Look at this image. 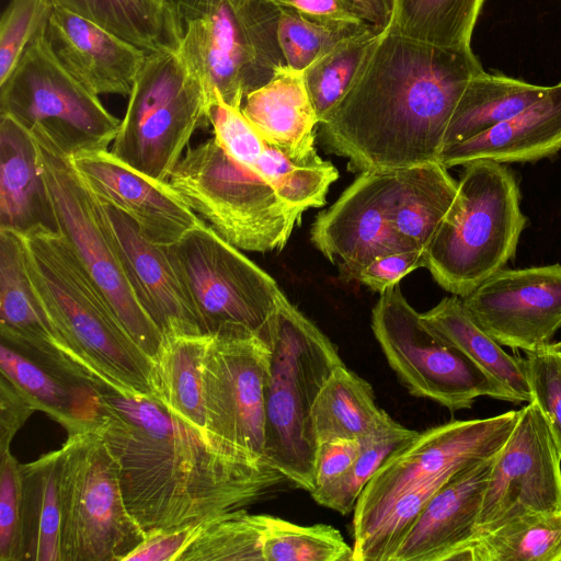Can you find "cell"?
Instances as JSON below:
<instances>
[{"label":"cell","mask_w":561,"mask_h":561,"mask_svg":"<svg viewBox=\"0 0 561 561\" xmlns=\"http://www.w3.org/2000/svg\"><path fill=\"white\" fill-rule=\"evenodd\" d=\"M90 383L101 405L96 430L117 462L127 510L146 534L243 508L288 481L271 465L228 458L154 397Z\"/></svg>","instance_id":"obj_1"},{"label":"cell","mask_w":561,"mask_h":561,"mask_svg":"<svg viewBox=\"0 0 561 561\" xmlns=\"http://www.w3.org/2000/svg\"><path fill=\"white\" fill-rule=\"evenodd\" d=\"M483 71L471 46H436L389 27L320 124L323 144L360 172L438 162L454 110Z\"/></svg>","instance_id":"obj_2"},{"label":"cell","mask_w":561,"mask_h":561,"mask_svg":"<svg viewBox=\"0 0 561 561\" xmlns=\"http://www.w3.org/2000/svg\"><path fill=\"white\" fill-rule=\"evenodd\" d=\"M27 271L58 335L89 371L156 398L154 362L130 337L60 233L23 236Z\"/></svg>","instance_id":"obj_3"},{"label":"cell","mask_w":561,"mask_h":561,"mask_svg":"<svg viewBox=\"0 0 561 561\" xmlns=\"http://www.w3.org/2000/svg\"><path fill=\"white\" fill-rule=\"evenodd\" d=\"M265 378V457L293 485L316 486L318 442L312 407L344 364L333 342L284 295Z\"/></svg>","instance_id":"obj_4"},{"label":"cell","mask_w":561,"mask_h":561,"mask_svg":"<svg viewBox=\"0 0 561 561\" xmlns=\"http://www.w3.org/2000/svg\"><path fill=\"white\" fill-rule=\"evenodd\" d=\"M525 226L512 170L467 163L456 201L425 251V267L446 291L465 297L514 257Z\"/></svg>","instance_id":"obj_5"},{"label":"cell","mask_w":561,"mask_h":561,"mask_svg":"<svg viewBox=\"0 0 561 561\" xmlns=\"http://www.w3.org/2000/svg\"><path fill=\"white\" fill-rule=\"evenodd\" d=\"M179 50L214 93L242 107L245 96L287 66L273 0H169Z\"/></svg>","instance_id":"obj_6"},{"label":"cell","mask_w":561,"mask_h":561,"mask_svg":"<svg viewBox=\"0 0 561 561\" xmlns=\"http://www.w3.org/2000/svg\"><path fill=\"white\" fill-rule=\"evenodd\" d=\"M168 182L220 237L245 251L283 250L304 214L214 137L188 148Z\"/></svg>","instance_id":"obj_7"},{"label":"cell","mask_w":561,"mask_h":561,"mask_svg":"<svg viewBox=\"0 0 561 561\" xmlns=\"http://www.w3.org/2000/svg\"><path fill=\"white\" fill-rule=\"evenodd\" d=\"M46 26L0 83V114L14 118L38 145L62 157L107 150L122 121L61 65Z\"/></svg>","instance_id":"obj_8"},{"label":"cell","mask_w":561,"mask_h":561,"mask_svg":"<svg viewBox=\"0 0 561 561\" xmlns=\"http://www.w3.org/2000/svg\"><path fill=\"white\" fill-rule=\"evenodd\" d=\"M165 248L205 334L271 345L285 294L270 274L204 222Z\"/></svg>","instance_id":"obj_9"},{"label":"cell","mask_w":561,"mask_h":561,"mask_svg":"<svg viewBox=\"0 0 561 561\" xmlns=\"http://www.w3.org/2000/svg\"><path fill=\"white\" fill-rule=\"evenodd\" d=\"M210 98L179 49L148 53L111 152L167 182L193 134L208 126Z\"/></svg>","instance_id":"obj_10"},{"label":"cell","mask_w":561,"mask_h":561,"mask_svg":"<svg viewBox=\"0 0 561 561\" xmlns=\"http://www.w3.org/2000/svg\"><path fill=\"white\" fill-rule=\"evenodd\" d=\"M59 451L61 561H124L146 533L127 510L102 434H69Z\"/></svg>","instance_id":"obj_11"},{"label":"cell","mask_w":561,"mask_h":561,"mask_svg":"<svg viewBox=\"0 0 561 561\" xmlns=\"http://www.w3.org/2000/svg\"><path fill=\"white\" fill-rule=\"evenodd\" d=\"M371 329L387 363L410 394L432 400L451 413L470 409L480 397L518 404L501 382L423 321L399 284L380 293L371 311Z\"/></svg>","instance_id":"obj_12"},{"label":"cell","mask_w":561,"mask_h":561,"mask_svg":"<svg viewBox=\"0 0 561 561\" xmlns=\"http://www.w3.org/2000/svg\"><path fill=\"white\" fill-rule=\"evenodd\" d=\"M38 148L59 233L71 247L127 333L154 360L164 337L133 290L104 205L85 185L69 158L41 145Z\"/></svg>","instance_id":"obj_13"},{"label":"cell","mask_w":561,"mask_h":561,"mask_svg":"<svg viewBox=\"0 0 561 561\" xmlns=\"http://www.w3.org/2000/svg\"><path fill=\"white\" fill-rule=\"evenodd\" d=\"M520 410L485 419L455 420L430 427L392 453L363 490L353 511V550L374 533L404 493L496 455Z\"/></svg>","instance_id":"obj_14"},{"label":"cell","mask_w":561,"mask_h":561,"mask_svg":"<svg viewBox=\"0 0 561 561\" xmlns=\"http://www.w3.org/2000/svg\"><path fill=\"white\" fill-rule=\"evenodd\" d=\"M270 357V345L257 336L209 335L203 358L210 438L228 458L251 467L271 465L264 399Z\"/></svg>","instance_id":"obj_15"},{"label":"cell","mask_w":561,"mask_h":561,"mask_svg":"<svg viewBox=\"0 0 561 561\" xmlns=\"http://www.w3.org/2000/svg\"><path fill=\"white\" fill-rule=\"evenodd\" d=\"M560 511L561 454L543 414L531 401L520 409L514 430L495 456L474 542L523 516Z\"/></svg>","instance_id":"obj_16"},{"label":"cell","mask_w":561,"mask_h":561,"mask_svg":"<svg viewBox=\"0 0 561 561\" xmlns=\"http://www.w3.org/2000/svg\"><path fill=\"white\" fill-rule=\"evenodd\" d=\"M398 170L365 171L321 211L311 228V242L336 265L345 280H357L376 257L413 250L393 229L392 199Z\"/></svg>","instance_id":"obj_17"},{"label":"cell","mask_w":561,"mask_h":561,"mask_svg":"<svg viewBox=\"0 0 561 561\" xmlns=\"http://www.w3.org/2000/svg\"><path fill=\"white\" fill-rule=\"evenodd\" d=\"M461 298L500 345L535 352L561 329V265L503 268Z\"/></svg>","instance_id":"obj_18"},{"label":"cell","mask_w":561,"mask_h":561,"mask_svg":"<svg viewBox=\"0 0 561 561\" xmlns=\"http://www.w3.org/2000/svg\"><path fill=\"white\" fill-rule=\"evenodd\" d=\"M89 190L128 216L152 243L169 247L203 224L167 181L149 178L108 150L69 158Z\"/></svg>","instance_id":"obj_19"},{"label":"cell","mask_w":561,"mask_h":561,"mask_svg":"<svg viewBox=\"0 0 561 561\" xmlns=\"http://www.w3.org/2000/svg\"><path fill=\"white\" fill-rule=\"evenodd\" d=\"M495 456L457 471L431 499L388 561H472L470 547Z\"/></svg>","instance_id":"obj_20"},{"label":"cell","mask_w":561,"mask_h":561,"mask_svg":"<svg viewBox=\"0 0 561 561\" xmlns=\"http://www.w3.org/2000/svg\"><path fill=\"white\" fill-rule=\"evenodd\" d=\"M1 341L32 359L70 377L89 380L53 327L31 280L23 236L0 229Z\"/></svg>","instance_id":"obj_21"},{"label":"cell","mask_w":561,"mask_h":561,"mask_svg":"<svg viewBox=\"0 0 561 561\" xmlns=\"http://www.w3.org/2000/svg\"><path fill=\"white\" fill-rule=\"evenodd\" d=\"M102 204L133 290L163 337L205 334L167 248L149 241L128 216Z\"/></svg>","instance_id":"obj_22"},{"label":"cell","mask_w":561,"mask_h":561,"mask_svg":"<svg viewBox=\"0 0 561 561\" xmlns=\"http://www.w3.org/2000/svg\"><path fill=\"white\" fill-rule=\"evenodd\" d=\"M46 37L68 72L96 95L129 96L148 54L105 28L54 5Z\"/></svg>","instance_id":"obj_23"},{"label":"cell","mask_w":561,"mask_h":561,"mask_svg":"<svg viewBox=\"0 0 561 561\" xmlns=\"http://www.w3.org/2000/svg\"><path fill=\"white\" fill-rule=\"evenodd\" d=\"M0 229L59 233L38 145L7 114H0Z\"/></svg>","instance_id":"obj_24"},{"label":"cell","mask_w":561,"mask_h":561,"mask_svg":"<svg viewBox=\"0 0 561 561\" xmlns=\"http://www.w3.org/2000/svg\"><path fill=\"white\" fill-rule=\"evenodd\" d=\"M561 149V82L549 87L538 101L491 129L444 148L438 162L445 168L474 161L535 162Z\"/></svg>","instance_id":"obj_25"},{"label":"cell","mask_w":561,"mask_h":561,"mask_svg":"<svg viewBox=\"0 0 561 561\" xmlns=\"http://www.w3.org/2000/svg\"><path fill=\"white\" fill-rule=\"evenodd\" d=\"M243 115L270 144L295 158L317 153L318 115L306 88L302 71L285 66L262 87L250 92Z\"/></svg>","instance_id":"obj_26"},{"label":"cell","mask_w":561,"mask_h":561,"mask_svg":"<svg viewBox=\"0 0 561 561\" xmlns=\"http://www.w3.org/2000/svg\"><path fill=\"white\" fill-rule=\"evenodd\" d=\"M0 371L68 435L96 428L101 405L90 382L51 369L2 341Z\"/></svg>","instance_id":"obj_27"},{"label":"cell","mask_w":561,"mask_h":561,"mask_svg":"<svg viewBox=\"0 0 561 561\" xmlns=\"http://www.w3.org/2000/svg\"><path fill=\"white\" fill-rule=\"evenodd\" d=\"M457 193L458 182L439 162L398 169L391 211L393 229L409 245L426 251Z\"/></svg>","instance_id":"obj_28"},{"label":"cell","mask_w":561,"mask_h":561,"mask_svg":"<svg viewBox=\"0 0 561 561\" xmlns=\"http://www.w3.org/2000/svg\"><path fill=\"white\" fill-rule=\"evenodd\" d=\"M421 316L438 336L459 348L501 382L516 398L518 404L533 401L526 359L506 353L474 321L461 297H445Z\"/></svg>","instance_id":"obj_29"},{"label":"cell","mask_w":561,"mask_h":561,"mask_svg":"<svg viewBox=\"0 0 561 561\" xmlns=\"http://www.w3.org/2000/svg\"><path fill=\"white\" fill-rule=\"evenodd\" d=\"M60 451L21 463L23 561H61Z\"/></svg>","instance_id":"obj_30"},{"label":"cell","mask_w":561,"mask_h":561,"mask_svg":"<svg viewBox=\"0 0 561 561\" xmlns=\"http://www.w3.org/2000/svg\"><path fill=\"white\" fill-rule=\"evenodd\" d=\"M548 89L503 73L483 71L473 77L454 110L443 149L513 117L543 96Z\"/></svg>","instance_id":"obj_31"},{"label":"cell","mask_w":561,"mask_h":561,"mask_svg":"<svg viewBox=\"0 0 561 561\" xmlns=\"http://www.w3.org/2000/svg\"><path fill=\"white\" fill-rule=\"evenodd\" d=\"M208 337L209 334L165 336L153 360L154 391L158 400L214 445L208 431L203 383V358Z\"/></svg>","instance_id":"obj_32"},{"label":"cell","mask_w":561,"mask_h":561,"mask_svg":"<svg viewBox=\"0 0 561 561\" xmlns=\"http://www.w3.org/2000/svg\"><path fill=\"white\" fill-rule=\"evenodd\" d=\"M147 53L179 49L170 2L161 0H49Z\"/></svg>","instance_id":"obj_33"},{"label":"cell","mask_w":561,"mask_h":561,"mask_svg":"<svg viewBox=\"0 0 561 561\" xmlns=\"http://www.w3.org/2000/svg\"><path fill=\"white\" fill-rule=\"evenodd\" d=\"M311 416L319 444L336 438H363L390 415L377 407L371 385L342 364L320 390Z\"/></svg>","instance_id":"obj_34"},{"label":"cell","mask_w":561,"mask_h":561,"mask_svg":"<svg viewBox=\"0 0 561 561\" xmlns=\"http://www.w3.org/2000/svg\"><path fill=\"white\" fill-rule=\"evenodd\" d=\"M276 518L244 508L207 517L179 561H267Z\"/></svg>","instance_id":"obj_35"},{"label":"cell","mask_w":561,"mask_h":561,"mask_svg":"<svg viewBox=\"0 0 561 561\" xmlns=\"http://www.w3.org/2000/svg\"><path fill=\"white\" fill-rule=\"evenodd\" d=\"M485 0H394L390 28L423 43L463 48Z\"/></svg>","instance_id":"obj_36"},{"label":"cell","mask_w":561,"mask_h":561,"mask_svg":"<svg viewBox=\"0 0 561 561\" xmlns=\"http://www.w3.org/2000/svg\"><path fill=\"white\" fill-rule=\"evenodd\" d=\"M472 561H561V511L517 518L478 539Z\"/></svg>","instance_id":"obj_37"},{"label":"cell","mask_w":561,"mask_h":561,"mask_svg":"<svg viewBox=\"0 0 561 561\" xmlns=\"http://www.w3.org/2000/svg\"><path fill=\"white\" fill-rule=\"evenodd\" d=\"M419 434L389 416L380 426L362 439V450L352 467L325 488L310 492L324 507L342 515L352 513L370 479L387 458Z\"/></svg>","instance_id":"obj_38"},{"label":"cell","mask_w":561,"mask_h":561,"mask_svg":"<svg viewBox=\"0 0 561 561\" xmlns=\"http://www.w3.org/2000/svg\"><path fill=\"white\" fill-rule=\"evenodd\" d=\"M378 36L379 33L370 28L345 39L302 71L320 124L327 121L350 89Z\"/></svg>","instance_id":"obj_39"},{"label":"cell","mask_w":561,"mask_h":561,"mask_svg":"<svg viewBox=\"0 0 561 561\" xmlns=\"http://www.w3.org/2000/svg\"><path fill=\"white\" fill-rule=\"evenodd\" d=\"M370 28L369 24L327 23L279 7V47L286 65L299 71H304L345 39Z\"/></svg>","instance_id":"obj_40"},{"label":"cell","mask_w":561,"mask_h":561,"mask_svg":"<svg viewBox=\"0 0 561 561\" xmlns=\"http://www.w3.org/2000/svg\"><path fill=\"white\" fill-rule=\"evenodd\" d=\"M49 0H10L0 21V83L12 72L24 50L47 25Z\"/></svg>","instance_id":"obj_41"},{"label":"cell","mask_w":561,"mask_h":561,"mask_svg":"<svg viewBox=\"0 0 561 561\" xmlns=\"http://www.w3.org/2000/svg\"><path fill=\"white\" fill-rule=\"evenodd\" d=\"M533 401L537 403L561 454V350L559 342L526 353Z\"/></svg>","instance_id":"obj_42"},{"label":"cell","mask_w":561,"mask_h":561,"mask_svg":"<svg viewBox=\"0 0 561 561\" xmlns=\"http://www.w3.org/2000/svg\"><path fill=\"white\" fill-rule=\"evenodd\" d=\"M0 561H23L21 463L0 455Z\"/></svg>","instance_id":"obj_43"},{"label":"cell","mask_w":561,"mask_h":561,"mask_svg":"<svg viewBox=\"0 0 561 561\" xmlns=\"http://www.w3.org/2000/svg\"><path fill=\"white\" fill-rule=\"evenodd\" d=\"M202 520L147 533L144 541L124 561H179L197 537Z\"/></svg>","instance_id":"obj_44"},{"label":"cell","mask_w":561,"mask_h":561,"mask_svg":"<svg viewBox=\"0 0 561 561\" xmlns=\"http://www.w3.org/2000/svg\"><path fill=\"white\" fill-rule=\"evenodd\" d=\"M420 267H425V251L420 249L396 251L373 260L359 274L358 282L381 293Z\"/></svg>","instance_id":"obj_45"},{"label":"cell","mask_w":561,"mask_h":561,"mask_svg":"<svg viewBox=\"0 0 561 561\" xmlns=\"http://www.w3.org/2000/svg\"><path fill=\"white\" fill-rule=\"evenodd\" d=\"M360 450V438H336L319 443L313 491L341 478L352 467Z\"/></svg>","instance_id":"obj_46"},{"label":"cell","mask_w":561,"mask_h":561,"mask_svg":"<svg viewBox=\"0 0 561 561\" xmlns=\"http://www.w3.org/2000/svg\"><path fill=\"white\" fill-rule=\"evenodd\" d=\"M35 404L4 375L0 377V455L10 450L16 432L36 411Z\"/></svg>","instance_id":"obj_47"},{"label":"cell","mask_w":561,"mask_h":561,"mask_svg":"<svg viewBox=\"0 0 561 561\" xmlns=\"http://www.w3.org/2000/svg\"><path fill=\"white\" fill-rule=\"evenodd\" d=\"M310 19L335 24H367L351 0H273Z\"/></svg>","instance_id":"obj_48"},{"label":"cell","mask_w":561,"mask_h":561,"mask_svg":"<svg viewBox=\"0 0 561 561\" xmlns=\"http://www.w3.org/2000/svg\"><path fill=\"white\" fill-rule=\"evenodd\" d=\"M363 19L377 33L387 31L392 22L394 0H351Z\"/></svg>","instance_id":"obj_49"},{"label":"cell","mask_w":561,"mask_h":561,"mask_svg":"<svg viewBox=\"0 0 561 561\" xmlns=\"http://www.w3.org/2000/svg\"><path fill=\"white\" fill-rule=\"evenodd\" d=\"M161 1L167 2V1H169V0H161Z\"/></svg>","instance_id":"obj_50"},{"label":"cell","mask_w":561,"mask_h":561,"mask_svg":"<svg viewBox=\"0 0 561 561\" xmlns=\"http://www.w3.org/2000/svg\"><path fill=\"white\" fill-rule=\"evenodd\" d=\"M559 344H560V350H561V341L559 342Z\"/></svg>","instance_id":"obj_51"}]
</instances>
